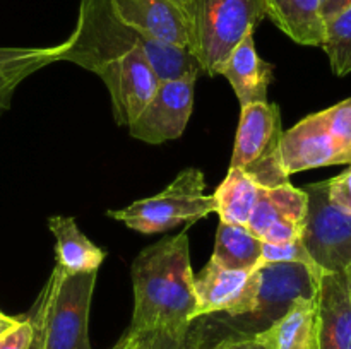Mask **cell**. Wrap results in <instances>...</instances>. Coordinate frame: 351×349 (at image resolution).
Wrapping results in <instances>:
<instances>
[{"instance_id":"obj_16","label":"cell","mask_w":351,"mask_h":349,"mask_svg":"<svg viewBox=\"0 0 351 349\" xmlns=\"http://www.w3.org/2000/svg\"><path fill=\"white\" fill-rule=\"evenodd\" d=\"M252 339L264 349H317V298L298 300Z\"/></svg>"},{"instance_id":"obj_7","label":"cell","mask_w":351,"mask_h":349,"mask_svg":"<svg viewBox=\"0 0 351 349\" xmlns=\"http://www.w3.org/2000/svg\"><path fill=\"white\" fill-rule=\"evenodd\" d=\"M256 307L250 313L232 318L233 332L252 337L283 317L298 300L317 298L324 270L297 262H274L256 267Z\"/></svg>"},{"instance_id":"obj_3","label":"cell","mask_w":351,"mask_h":349,"mask_svg":"<svg viewBox=\"0 0 351 349\" xmlns=\"http://www.w3.org/2000/svg\"><path fill=\"white\" fill-rule=\"evenodd\" d=\"M96 274L67 272L55 266L33 310L40 317L43 349H91L89 308Z\"/></svg>"},{"instance_id":"obj_5","label":"cell","mask_w":351,"mask_h":349,"mask_svg":"<svg viewBox=\"0 0 351 349\" xmlns=\"http://www.w3.org/2000/svg\"><path fill=\"white\" fill-rule=\"evenodd\" d=\"M211 212H216V204L213 195L206 194L204 173L197 168H187L160 194L106 214L134 231L154 235L184 222L192 224Z\"/></svg>"},{"instance_id":"obj_33","label":"cell","mask_w":351,"mask_h":349,"mask_svg":"<svg viewBox=\"0 0 351 349\" xmlns=\"http://www.w3.org/2000/svg\"><path fill=\"white\" fill-rule=\"evenodd\" d=\"M19 322H21V318L9 317V315H5L0 311V337H2L3 334H7L9 331H12V328L16 327Z\"/></svg>"},{"instance_id":"obj_31","label":"cell","mask_w":351,"mask_h":349,"mask_svg":"<svg viewBox=\"0 0 351 349\" xmlns=\"http://www.w3.org/2000/svg\"><path fill=\"white\" fill-rule=\"evenodd\" d=\"M351 0H322V17H324V23L332 17L335 14H338L343 7H346Z\"/></svg>"},{"instance_id":"obj_23","label":"cell","mask_w":351,"mask_h":349,"mask_svg":"<svg viewBox=\"0 0 351 349\" xmlns=\"http://www.w3.org/2000/svg\"><path fill=\"white\" fill-rule=\"evenodd\" d=\"M274 262H297V263H304V266L312 267V269L322 270L311 257L304 240L280 243V245H273V243L263 242V252H261V259H259V263H257V267L264 266V263H274Z\"/></svg>"},{"instance_id":"obj_35","label":"cell","mask_w":351,"mask_h":349,"mask_svg":"<svg viewBox=\"0 0 351 349\" xmlns=\"http://www.w3.org/2000/svg\"><path fill=\"white\" fill-rule=\"evenodd\" d=\"M343 276H345V279H346V286H348L350 296H351V263H350L348 267H346L345 270H343Z\"/></svg>"},{"instance_id":"obj_4","label":"cell","mask_w":351,"mask_h":349,"mask_svg":"<svg viewBox=\"0 0 351 349\" xmlns=\"http://www.w3.org/2000/svg\"><path fill=\"white\" fill-rule=\"evenodd\" d=\"M267 17L266 0H194L192 53L208 75L221 74L247 33Z\"/></svg>"},{"instance_id":"obj_22","label":"cell","mask_w":351,"mask_h":349,"mask_svg":"<svg viewBox=\"0 0 351 349\" xmlns=\"http://www.w3.org/2000/svg\"><path fill=\"white\" fill-rule=\"evenodd\" d=\"M53 62H57V44L47 48H0V77L24 81Z\"/></svg>"},{"instance_id":"obj_19","label":"cell","mask_w":351,"mask_h":349,"mask_svg":"<svg viewBox=\"0 0 351 349\" xmlns=\"http://www.w3.org/2000/svg\"><path fill=\"white\" fill-rule=\"evenodd\" d=\"M261 188L252 178L239 168H230L225 180L216 188L213 198L219 221L247 226L259 198Z\"/></svg>"},{"instance_id":"obj_32","label":"cell","mask_w":351,"mask_h":349,"mask_svg":"<svg viewBox=\"0 0 351 349\" xmlns=\"http://www.w3.org/2000/svg\"><path fill=\"white\" fill-rule=\"evenodd\" d=\"M29 318L33 320L34 325V334H33V341H31L29 349H43V331H41V324H40V317L36 315V311H31Z\"/></svg>"},{"instance_id":"obj_8","label":"cell","mask_w":351,"mask_h":349,"mask_svg":"<svg viewBox=\"0 0 351 349\" xmlns=\"http://www.w3.org/2000/svg\"><path fill=\"white\" fill-rule=\"evenodd\" d=\"M304 190L308 197L305 246L324 272H343L351 263V214L329 201L326 180Z\"/></svg>"},{"instance_id":"obj_29","label":"cell","mask_w":351,"mask_h":349,"mask_svg":"<svg viewBox=\"0 0 351 349\" xmlns=\"http://www.w3.org/2000/svg\"><path fill=\"white\" fill-rule=\"evenodd\" d=\"M247 339H249V335L237 334V332L232 331V334L219 339V341H215L208 349H243Z\"/></svg>"},{"instance_id":"obj_25","label":"cell","mask_w":351,"mask_h":349,"mask_svg":"<svg viewBox=\"0 0 351 349\" xmlns=\"http://www.w3.org/2000/svg\"><path fill=\"white\" fill-rule=\"evenodd\" d=\"M326 190L328 198L336 207L351 214V164L338 177L326 180Z\"/></svg>"},{"instance_id":"obj_30","label":"cell","mask_w":351,"mask_h":349,"mask_svg":"<svg viewBox=\"0 0 351 349\" xmlns=\"http://www.w3.org/2000/svg\"><path fill=\"white\" fill-rule=\"evenodd\" d=\"M21 82L23 81L16 77H0V112H3L9 106L12 92L16 91Z\"/></svg>"},{"instance_id":"obj_17","label":"cell","mask_w":351,"mask_h":349,"mask_svg":"<svg viewBox=\"0 0 351 349\" xmlns=\"http://www.w3.org/2000/svg\"><path fill=\"white\" fill-rule=\"evenodd\" d=\"M267 17L298 44L322 47V0H266Z\"/></svg>"},{"instance_id":"obj_14","label":"cell","mask_w":351,"mask_h":349,"mask_svg":"<svg viewBox=\"0 0 351 349\" xmlns=\"http://www.w3.org/2000/svg\"><path fill=\"white\" fill-rule=\"evenodd\" d=\"M317 349H351V296L343 272H322L319 279Z\"/></svg>"},{"instance_id":"obj_15","label":"cell","mask_w":351,"mask_h":349,"mask_svg":"<svg viewBox=\"0 0 351 349\" xmlns=\"http://www.w3.org/2000/svg\"><path fill=\"white\" fill-rule=\"evenodd\" d=\"M273 65L257 53L254 31L245 34L226 60L221 75L228 79L240 105L267 103V88L273 81Z\"/></svg>"},{"instance_id":"obj_36","label":"cell","mask_w":351,"mask_h":349,"mask_svg":"<svg viewBox=\"0 0 351 349\" xmlns=\"http://www.w3.org/2000/svg\"><path fill=\"white\" fill-rule=\"evenodd\" d=\"M243 349H264V348H263V346L257 344V342H254L252 337H249V339H247L245 348H243Z\"/></svg>"},{"instance_id":"obj_10","label":"cell","mask_w":351,"mask_h":349,"mask_svg":"<svg viewBox=\"0 0 351 349\" xmlns=\"http://www.w3.org/2000/svg\"><path fill=\"white\" fill-rule=\"evenodd\" d=\"M307 212L308 197L304 188L293 187L290 181L261 188L247 229L264 243L273 245L304 240Z\"/></svg>"},{"instance_id":"obj_18","label":"cell","mask_w":351,"mask_h":349,"mask_svg":"<svg viewBox=\"0 0 351 349\" xmlns=\"http://www.w3.org/2000/svg\"><path fill=\"white\" fill-rule=\"evenodd\" d=\"M48 226L57 240L55 252L58 267L67 272H93L99 269L106 253L79 229L74 218L53 216L48 219Z\"/></svg>"},{"instance_id":"obj_21","label":"cell","mask_w":351,"mask_h":349,"mask_svg":"<svg viewBox=\"0 0 351 349\" xmlns=\"http://www.w3.org/2000/svg\"><path fill=\"white\" fill-rule=\"evenodd\" d=\"M322 48L338 77L351 74V2L326 21Z\"/></svg>"},{"instance_id":"obj_28","label":"cell","mask_w":351,"mask_h":349,"mask_svg":"<svg viewBox=\"0 0 351 349\" xmlns=\"http://www.w3.org/2000/svg\"><path fill=\"white\" fill-rule=\"evenodd\" d=\"M127 349H167L173 335L168 334H129L125 332Z\"/></svg>"},{"instance_id":"obj_20","label":"cell","mask_w":351,"mask_h":349,"mask_svg":"<svg viewBox=\"0 0 351 349\" xmlns=\"http://www.w3.org/2000/svg\"><path fill=\"white\" fill-rule=\"evenodd\" d=\"M263 252V240L247 229V226L219 221L211 259L221 267L233 270H254Z\"/></svg>"},{"instance_id":"obj_13","label":"cell","mask_w":351,"mask_h":349,"mask_svg":"<svg viewBox=\"0 0 351 349\" xmlns=\"http://www.w3.org/2000/svg\"><path fill=\"white\" fill-rule=\"evenodd\" d=\"M112 7L123 24L144 36L192 51V19L175 0H112Z\"/></svg>"},{"instance_id":"obj_27","label":"cell","mask_w":351,"mask_h":349,"mask_svg":"<svg viewBox=\"0 0 351 349\" xmlns=\"http://www.w3.org/2000/svg\"><path fill=\"white\" fill-rule=\"evenodd\" d=\"M34 325L29 317L21 318L19 324L0 337V349H29Z\"/></svg>"},{"instance_id":"obj_6","label":"cell","mask_w":351,"mask_h":349,"mask_svg":"<svg viewBox=\"0 0 351 349\" xmlns=\"http://www.w3.org/2000/svg\"><path fill=\"white\" fill-rule=\"evenodd\" d=\"M281 113L274 103L242 106L230 168H239L259 187L273 188L290 181L281 164Z\"/></svg>"},{"instance_id":"obj_26","label":"cell","mask_w":351,"mask_h":349,"mask_svg":"<svg viewBox=\"0 0 351 349\" xmlns=\"http://www.w3.org/2000/svg\"><path fill=\"white\" fill-rule=\"evenodd\" d=\"M211 344L209 325L202 320V324L197 325V327H191L187 335L171 337L167 349H208Z\"/></svg>"},{"instance_id":"obj_9","label":"cell","mask_w":351,"mask_h":349,"mask_svg":"<svg viewBox=\"0 0 351 349\" xmlns=\"http://www.w3.org/2000/svg\"><path fill=\"white\" fill-rule=\"evenodd\" d=\"M197 75L160 82L143 112L129 125L130 135L147 144H163L184 133L192 108Z\"/></svg>"},{"instance_id":"obj_2","label":"cell","mask_w":351,"mask_h":349,"mask_svg":"<svg viewBox=\"0 0 351 349\" xmlns=\"http://www.w3.org/2000/svg\"><path fill=\"white\" fill-rule=\"evenodd\" d=\"M129 334L187 335L197 320L189 228L146 246L132 263Z\"/></svg>"},{"instance_id":"obj_24","label":"cell","mask_w":351,"mask_h":349,"mask_svg":"<svg viewBox=\"0 0 351 349\" xmlns=\"http://www.w3.org/2000/svg\"><path fill=\"white\" fill-rule=\"evenodd\" d=\"M319 113H321L329 132L351 149V98L335 106H329L328 109H322Z\"/></svg>"},{"instance_id":"obj_34","label":"cell","mask_w":351,"mask_h":349,"mask_svg":"<svg viewBox=\"0 0 351 349\" xmlns=\"http://www.w3.org/2000/svg\"><path fill=\"white\" fill-rule=\"evenodd\" d=\"M175 2H177L178 5H180L182 9H184L185 12H187L189 16H191V19H192V10H194V0H175Z\"/></svg>"},{"instance_id":"obj_1","label":"cell","mask_w":351,"mask_h":349,"mask_svg":"<svg viewBox=\"0 0 351 349\" xmlns=\"http://www.w3.org/2000/svg\"><path fill=\"white\" fill-rule=\"evenodd\" d=\"M58 60L74 62L101 79L119 125L137 118L160 82L202 72L191 50L161 43L123 24L112 0H81L75 29L57 44Z\"/></svg>"},{"instance_id":"obj_12","label":"cell","mask_w":351,"mask_h":349,"mask_svg":"<svg viewBox=\"0 0 351 349\" xmlns=\"http://www.w3.org/2000/svg\"><path fill=\"white\" fill-rule=\"evenodd\" d=\"M281 164L288 177L314 168L351 164V149L329 132L321 113H312L283 132Z\"/></svg>"},{"instance_id":"obj_37","label":"cell","mask_w":351,"mask_h":349,"mask_svg":"<svg viewBox=\"0 0 351 349\" xmlns=\"http://www.w3.org/2000/svg\"><path fill=\"white\" fill-rule=\"evenodd\" d=\"M113 349H127V341H125V337H122V339H120V341H119V344H117L115 348H113Z\"/></svg>"},{"instance_id":"obj_11","label":"cell","mask_w":351,"mask_h":349,"mask_svg":"<svg viewBox=\"0 0 351 349\" xmlns=\"http://www.w3.org/2000/svg\"><path fill=\"white\" fill-rule=\"evenodd\" d=\"M194 289L197 320L215 313L242 317L256 307L257 270L226 269L209 259L199 274H194Z\"/></svg>"}]
</instances>
